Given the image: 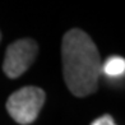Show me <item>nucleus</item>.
I'll return each mask as SVG.
<instances>
[{
  "label": "nucleus",
  "instance_id": "nucleus-5",
  "mask_svg": "<svg viewBox=\"0 0 125 125\" xmlns=\"http://www.w3.org/2000/svg\"><path fill=\"white\" fill-rule=\"evenodd\" d=\"M91 125H115V123L111 115H102L98 119H96Z\"/></svg>",
  "mask_w": 125,
  "mask_h": 125
},
{
  "label": "nucleus",
  "instance_id": "nucleus-6",
  "mask_svg": "<svg viewBox=\"0 0 125 125\" xmlns=\"http://www.w3.org/2000/svg\"><path fill=\"white\" fill-rule=\"evenodd\" d=\"M0 40H1V33H0Z\"/></svg>",
  "mask_w": 125,
  "mask_h": 125
},
{
  "label": "nucleus",
  "instance_id": "nucleus-4",
  "mask_svg": "<svg viewBox=\"0 0 125 125\" xmlns=\"http://www.w3.org/2000/svg\"><path fill=\"white\" fill-rule=\"evenodd\" d=\"M102 73L107 77H120L125 73V59L121 56H110L102 64Z\"/></svg>",
  "mask_w": 125,
  "mask_h": 125
},
{
  "label": "nucleus",
  "instance_id": "nucleus-1",
  "mask_svg": "<svg viewBox=\"0 0 125 125\" xmlns=\"http://www.w3.org/2000/svg\"><path fill=\"white\" fill-rule=\"evenodd\" d=\"M61 60L65 84L75 97H87L97 91L102 60L97 46L84 31L73 28L64 35Z\"/></svg>",
  "mask_w": 125,
  "mask_h": 125
},
{
  "label": "nucleus",
  "instance_id": "nucleus-3",
  "mask_svg": "<svg viewBox=\"0 0 125 125\" xmlns=\"http://www.w3.org/2000/svg\"><path fill=\"white\" fill-rule=\"evenodd\" d=\"M38 52V45L32 38H22L10 43L3 62V70L8 78L15 79L30 69Z\"/></svg>",
  "mask_w": 125,
  "mask_h": 125
},
{
  "label": "nucleus",
  "instance_id": "nucleus-2",
  "mask_svg": "<svg viewBox=\"0 0 125 125\" xmlns=\"http://www.w3.org/2000/svg\"><path fill=\"white\" fill-rule=\"evenodd\" d=\"M43 89L27 86L9 96L7 101V111L15 123L21 125H28L37 119L40 111L45 104Z\"/></svg>",
  "mask_w": 125,
  "mask_h": 125
}]
</instances>
